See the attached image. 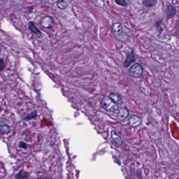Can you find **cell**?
Segmentation results:
<instances>
[{
	"label": "cell",
	"mask_w": 179,
	"mask_h": 179,
	"mask_svg": "<svg viewBox=\"0 0 179 179\" xmlns=\"http://www.w3.org/2000/svg\"><path fill=\"white\" fill-rule=\"evenodd\" d=\"M101 106L108 111L111 113L118 112L119 108L118 105L113 102L109 97H104L101 101Z\"/></svg>",
	"instance_id": "1"
},
{
	"label": "cell",
	"mask_w": 179,
	"mask_h": 179,
	"mask_svg": "<svg viewBox=\"0 0 179 179\" xmlns=\"http://www.w3.org/2000/svg\"><path fill=\"white\" fill-rule=\"evenodd\" d=\"M143 68L140 64L135 63L129 69V74L133 78H139L143 74Z\"/></svg>",
	"instance_id": "2"
},
{
	"label": "cell",
	"mask_w": 179,
	"mask_h": 179,
	"mask_svg": "<svg viewBox=\"0 0 179 179\" xmlns=\"http://www.w3.org/2000/svg\"><path fill=\"white\" fill-rule=\"evenodd\" d=\"M40 24L44 28H52L54 25V20L51 16H45L41 18Z\"/></svg>",
	"instance_id": "3"
},
{
	"label": "cell",
	"mask_w": 179,
	"mask_h": 179,
	"mask_svg": "<svg viewBox=\"0 0 179 179\" xmlns=\"http://www.w3.org/2000/svg\"><path fill=\"white\" fill-rule=\"evenodd\" d=\"M111 31L114 35L119 39L120 36L122 35L123 33V25L120 22H116L113 24L111 26Z\"/></svg>",
	"instance_id": "4"
},
{
	"label": "cell",
	"mask_w": 179,
	"mask_h": 179,
	"mask_svg": "<svg viewBox=\"0 0 179 179\" xmlns=\"http://www.w3.org/2000/svg\"><path fill=\"white\" fill-rule=\"evenodd\" d=\"M129 115V111L127 108L125 107H121L119 108L118 112H117V118L119 120L121 121L125 120L128 118Z\"/></svg>",
	"instance_id": "5"
},
{
	"label": "cell",
	"mask_w": 179,
	"mask_h": 179,
	"mask_svg": "<svg viewBox=\"0 0 179 179\" xmlns=\"http://www.w3.org/2000/svg\"><path fill=\"white\" fill-rule=\"evenodd\" d=\"M142 122L141 118L137 115H133L129 120V125L133 128H136L140 125Z\"/></svg>",
	"instance_id": "6"
},
{
	"label": "cell",
	"mask_w": 179,
	"mask_h": 179,
	"mask_svg": "<svg viewBox=\"0 0 179 179\" xmlns=\"http://www.w3.org/2000/svg\"><path fill=\"white\" fill-rule=\"evenodd\" d=\"M176 8L173 5L169 4L166 8V17L168 19H171L174 17L176 14Z\"/></svg>",
	"instance_id": "7"
},
{
	"label": "cell",
	"mask_w": 179,
	"mask_h": 179,
	"mask_svg": "<svg viewBox=\"0 0 179 179\" xmlns=\"http://www.w3.org/2000/svg\"><path fill=\"white\" fill-rule=\"evenodd\" d=\"M136 61V57L135 56V55L133 54V51H130L127 55L125 61L124 62L123 65H124V66L125 67V68H127L128 67L130 66L131 64Z\"/></svg>",
	"instance_id": "8"
},
{
	"label": "cell",
	"mask_w": 179,
	"mask_h": 179,
	"mask_svg": "<svg viewBox=\"0 0 179 179\" xmlns=\"http://www.w3.org/2000/svg\"><path fill=\"white\" fill-rule=\"evenodd\" d=\"M28 27L30 29V30L31 32H32L38 38H41L42 36V33L37 28H36V26L34 25L33 22L31 21V22H28Z\"/></svg>",
	"instance_id": "9"
},
{
	"label": "cell",
	"mask_w": 179,
	"mask_h": 179,
	"mask_svg": "<svg viewBox=\"0 0 179 179\" xmlns=\"http://www.w3.org/2000/svg\"><path fill=\"white\" fill-rule=\"evenodd\" d=\"M109 97L117 104H120L122 102L123 97L121 95L117 92H111L109 95Z\"/></svg>",
	"instance_id": "10"
},
{
	"label": "cell",
	"mask_w": 179,
	"mask_h": 179,
	"mask_svg": "<svg viewBox=\"0 0 179 179\" xmlns=\"http://www.w3.org/2000/svg\"><path fill=\"white\" fill-rule=\"evenodd\" d=\"M111 138L113 139V141L118 146H122L123 144V141L120 138V136L116 133L115 131L113 130L111 132Z\"/></svg>",
	"instance_id": "11"
},
{
	"label": "cell",
	"mask_w": 179,
	"mask_h": 179,
	"mask_svg": "<svg viewBox=\"0 0 179 179\" xmlns=\"http://www.w3.org/2000/svg\"><path fill=\"white\" fill-rule=\"evenodd\" d=\"M29 176L28 172L24 170H21L16 174L14 179H25Z\"/></svg>",
	"instance_id": "12"
},
{
	"label": "cell",
	"mask_w": 179,
	"mask_h": 179,
	"mask_svg": "<svg viewBox=\"0 0 179 179\" xmlns=\"http://www.w3.org/2000/svg\"><path fill=\"white\" fill-rule=\"evenodd\" d=\"M57 8L61 10H65L69 5V2L65 0H59L57 1L56 4Z\"/></svg>",
	"instance_id": "13"
},
{
	"label": "cell",
	"mask_w": 179,
	"mask_h": 179,
	"mask_svg": "<svg viewBox=\"0 0 179 179\" xmlns=\"http://www.w3.org/2000/svg\"><path fill=\"white\" fill-rule=\"evenodd\" d=\"M156 2L157 1L154 0H144L142 1L143 5L147 8L153 7L156 5Z\"/></svg>",
	"instance_id": "14"
},
{
	"label": "cell",
	"mask_w": 179,
	"mask_h": 179,
	"mask_svg": "<svg viewBox=\"0 0 179 179\" xmlns=\"http://www.w3.org/2000/svg\"><path fill=\"white\" fill-rule=\"evenodd\" d=\"M37 116V114L36 111H34L26 116L24 118L23 120L25 121H28V120H32V119H36Z\"/></svg>",
	"instance_id": "15"
},
{
	"label": "cell",
	"mask_w": 179,
	"mask_h": 179,
	"mask_svg": "<svg viewBox=\"0 0 179 179\" xmlns=\"http://www.w3.org/2000/svg\"><path fill=\"white\" fill-rule=\"evenodd\" d=\"M1 134V135H6L8 134L10 131V127L6 125H1L0 127Z\"/></svg>",
	"instance_id": "16"
},
{
	"label": "cell",
	"mask_w": 179,
	"mask_h": 179,
	"mask_svg": "<svg viewBox=\"0 0 179 179\" xmlns=\"http://www.w3.org/2000/svg\"><path fill=\"white\" fill-rule=\"evenodd\" d=\"M18 146L19 148H20L23 149H26L27 148V146L26 143L22 140H20L18 142Z\"/></svg>",
	"instance_id": "17"
},
{
	"label": "cell",
	"mask_w": 179,
	"mask_h": 179,
	"mask_svg": "<svg viewBox=\"0 0 179 179\" xmlns=\"http://www.w3.org/2000/svg\"><path fill=\"white\" fill-rule=\"evenodd\" d=\"M115 2L118 5L122 6H127L128 5V3L126 1H123V0H117V1H116Z\"/></svg>",
	"instance_id": "18"
},
{
	"label": "cell",
	"mask_w": 179,
	"mask_h": 179,
	"mask_svg": "<svg viewBox=\"0 0 179 179\" xmlns=\"http://www.w3.org/2000/svg\"><path fill=\"white\" fill-rule=\"evenodd\" d=\"M162 22V20H158L157 22H156V27L157 28V30L158 31L159 33H161L162 31H163V29L161 27V26H160V23H161Z\"/></svg>",
	"instance_id": "19"
},
{
	"label": "cell",
	"mask_w": 179,
	"mask_h": 179,
	"mask_svg": "<svg viewBox=\"0 0 179 179\" xmlns=\"http://www.w3.org/2000/svg\"><path fill=\"white\" fill-rule=\"evenodd\" d=\"M5 64L3 59H1L0 60V70L1 72H2L4 69H5Z\"/></svg>",
	"instance_id": "20"
},
{
	"label": "cell",
	"mask_w": 179,
	"mask_h": 179,
	"mask_svg": "<svg viewBox=\"0 0 179 179\" xmlns=\"http://www.w3.org/2000/svg\"><path fill=\"white\" fill-rule=\"evenodd\" d=\"M37 179H52L50 176H45V177H41Z\"/></svg>",
	"instance_id": "21"
}]
</instances>
